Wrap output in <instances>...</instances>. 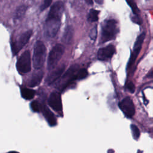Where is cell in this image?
I'll list each match as a JSON object with an SVG mask.
<instances>
[{
  "label": "cell",
  "instance_id": "cell-9",
  "mask_svg": "<svg viewBox=\"0 0 153 153\" xmlns=\"http://www.w3.org/2000/svg\"><path fill=\"white\" fill-rule=\"evenodd\" d=\"M115 52V47L111 44L102 47L98 50L97 58L102 61H106L110 59Z\"/></svg>",
  "mask_w": 153,
  "mask_h": 153
},
{
  "label": "cell",
  "instance_id": "cell-8",
  "mask_svg": "<svg viewBox=\"0 0 153 153\" xmlns=\"http://www.w3.org/2000/svg\"><path fill=\"white\" fill-rule=\"evenodd\" d=\"M119 108L128 118H131L135 113V108L132 100L127 97L119 103Z\"/></svg>",
  "mask_w": 153,
  "mask_h": 153
},
{
  "label": "cell",
  "instance_id": "cell-16",
  "mask_svg": "<svg viewBox=\"0 0 153 153\" xmlns=\"http://www.w3.org/2000/svg\"><path fill=\"white\" fill-rule=\"evenodd\" d=\"M35 93V91L33 90H32V89L24 88H22L21 90L22 96L26 100L32 99L34 97Z\"/></svg>",
  "mask_w": 153,
  "mask_h": 153
},
{
  "label": "cell",
  "instance_id": "cell-21",
  "mask_svg": "<svg viewBox=\"0 0 153 153\" xmlns=\"http://www.w3.org/2000/svg\"><path fill=\"white\" fill-rule=\"evenodd\" d=\"M131 130L133 137L134 139H137L140 136V131L137 126L134 125L131 126Z\"/></svg>",
  "mask_w": 153,
  "mask_h": 153
},
{
  "label": "cell",
  "instance_id": "cell-13",
  "mask_svg": "<svg viewBox=\"0 0 153 153\" xmlns=\"http://www.w3.org/2000/svg\"><path fill=\"white\" fill-rule=\"evenodd\" d=\"M43 75L44 72L41 70L38 69V71H35L32 74L29 82V85L30 87H33L39 85L43 78Z\"/></svg>",
  "mask_w": 153,
  "mask_h": 153
},
{
  "label": "cell",
  "instance_id": "cell-15",
  "mask_svg": "<svg viewBox=\"0 0 153 153\" xmlns=\"http://www.w3.org/2000/svg\"><path fill=\"white\" fill-rule=\"evenodd\" d=\"M27 10V6L25 5H22L19 7L14 14V19L16 20H19L22 19V18L25 16L26 11Z\"/></svg>",
  "mask_w": 153,
  "mask_h": 153
},
{
  "label": "cell",
  "instance_id": "cell-26",
  "mask_svg": "<svg viewBox=\"0 0 153 153\" xmlns=\"http://www.w3.org/2000/svg\"><path fill=\"white\" fill-rule=\"evenodd\" d=\"M127 87L128 88V90L131 92V93H133L134 91L135 90V87L134 85L133 84V83L132 82H130L127 84Z\"/></svg>",
  "mask_w": 153,
  "mask_h": 153
},
{
  "label": "cell",
  "instance_id": "cell-3",
  "mask_svg": "<svg viewBox=\"0 0 153 153\" xmlns=\"http://www.w3.org/2000/svg\"><path fill=\"white\" fill-rule=\"evenodd\" d=\"M46 48L41 41H37L35 44L33 54V65L36 69H40L45 62Z\"/></svg>",
  "mask_w": 153,
  "mask_h": 153
},
{
  "label": "cell",
  "instance_id": "cell-27",
  "mask_svg": "<svg viewBox=\"0 0 153 153\" xmlns=\"http://www.w3.org/2000/svg\"><path fill=\"white\" fill-rule=\"evenodd\" d=\"M85 1L88 5H93V0H85Z\"/></svg>",
  "mask_w": 153,
  "mask_h": 153
},
{
  "label": "cell",
  "instance_id": "cell-17",
  "mask_svg": "<svg viewBox=\"0 0 153 153\" xmlns=\"http://www.w3.org/2000/svg\"><path fill=\"white\" fill-rule=\"evenodd\" d=\"M99 11L95 9H91L88 14L87 20L91 23L97 22L99 19Z\"/></svg>",
  "mask_w": 153,
  "mask_h": 153
},
{
  "label": "cell",
  "instance_id": "cell-12",
  "mask_svg": "<svg viewBox=\"0 0 153 153\" xmlns=\"http://www.w3.org/2000/svg\"><path fill=\"white\" fill-rule=\"evenodd\" d=\"M41 111L49 125L51 126H55L56 124V119L53 113L46 106H42Z\"/></svg>",
  "mask_w": 153,
  "mask_h": 153
},
{
  "label": "cell",
  "instance_id": "cell-24",
  "mask_svg": "<svg viewBox=\"0 0 153 153\" xmlns=\"http://www.w3.org/2000/svg\"><path fill=\"white\" fill-rule=\"evenodd\" d=\"M52 1L53 0H44L43 3L41 5V8H40L41 10V11H44V10L47 9L50 5V4H51Z\"/></svg>",
  "mask_w": 153,
  "mask_h": 153
},
{
  "label": "cell",
  "instance_id": "cell-4",
  "mask_svg": "<svg viewBox=\"0 0 153 153\" xmlns=\"http://www.w3.org/2000/svg\"><path fill=\"white\" fill-rule=\"evenodd\" d=\"M79 66L76 65L71 66L63 75L60 81L58 82V88L60 90H64L71 82L77 79V72Z\"/></svg>",
  "mask_w": 153,
  "mask_h": 153
},
{
  "label": "cell",
  "instance_id": "cell-6",
  "mask_svg": "<svg viewBox=\"0 0 153 153\" xmlns=\"http://www.w3.org/2000/svg\"><path fill=\"white\" fill-rule=\"evenodd\" d=\"M16 67L20 74H26L30 71L31 60L29 51L26 50L22 53L17 60Z\"/></svg>",
  "mask_w": 153,
  "mask_h": 153
},
{
  "label": "cell",
  "instance_id": "cell-25",
  "mask_svg": "<svg viewBox=\"0 0 153 153\" xmlns=\"http://www.w3.org/2000/svg\"><path fill=\"white\" fill-rule=\"evenodd\" d=\"M131 19L133 21V22L140 25L142 23V20L141 19L138 17V15L136 14H133V15H131Z\"/></svg>",
  "mask_w": 153,
  "mask_h": 153
},
{
  "label": "cell",
  "instance_id": "cell-14",
  "mask_svg": "<svg viewBox=\"0 0 153 153\" xmlns=\"http://www.w3.org/2000/svg\"><path fill=\"white\" fill-rule=\"evenodd\" d=\"M74 28L71 26H68L63 32V36H62V42L65 44H69L71 42L73 36H74Z\"/></svg>",
  "mask_w": 153,
  "mask_h": 153
},
{
  "label": "cell",
  "instance_id": "cell-22",
  "mask_svg": "<svg viewBox=\"0 0 153 153\" xmlns=\"http://www.w3.org/2000/svg\"><path fill=\"white\" fill-rule=\"evenodd\" d=\"M88 75V72L85 69H81L77 72V79H82Z\"/></svg>",
  "mask_w": 153,
  "mask_h": 153
},
{
  "label": "cell",
  "instance_id": "cell-10",
  "mask_svg": "<svg viewBox=\"0 0 153 153\" xmlns=\"http://www.w3.org/2000/svg\"><path fill=\"white\" fill-rule=\"evenodd\" d=\"M48 103L53 109L56 111H61L62 109L61 96L58 92H53L50 95Z\"/></svg>",
  "mask_w": 153,
  "mask_h": 153
},
{
  "label": "cell",
  "instance_id": "cell-30",
  "mask_svg": "<svg viewBox=\"0 0 153 153\" xmlns=\"http://www.w3.org/2000/svg\"><path fill=\"white\" fill-rule=\"evenodd\" d=\"M8 153H19L17 152H16V151H11V152H9Z\"/></svg>",
  "mask_w": 153,
  "mask_h": 153
},
{
  "label": "cell",
  "instance_id": "cell-11",
  "mask_svg": "<svg viewBox=\"0 0 153 153\" xmlns=\"http://www.w3.org/2000/svg\"><path fill=\"white\" fill-rule=\"evenodd\" d=\"M65 67L66 66L65 65H62L61 66L56 68L51 73H50L45 80L47 84L48 85H51L53 82H54L57 79H59L63 73L65 69Z\"/></svg>",
  "mask_w": 153,
  "mask_h": 153
},
{
  "label": "cell",
  "instance_id": "cell-2",
  "mask_svg": "<svg viewBox=\"0 0 153 153\" xmlns=\"http://www.w3.org/2000/svg\"><path fill=\"white\" fill-rule=\"evenodd\" d=\"M118 30V23L116 20L109 19L104 21L102 25L100 42L103 44L115 39Z\"/></svg>",
  "mask_w": 153,
  "mask_h": 153
},
{
  "label": "cell",
  "instance_id": "cell-18",
  "mask_svg": "<svg viewBox=\"0 0 153 153\" xmlns=\"http://www.w3.org/2000/svg\"><path fill=\"white\" fill-rule=\"evenodd\" d=\"M145 38V33L142 32V33H140L137 37L136 39V41L134 42L133 48H141Z\"/></svg>",
  "mask_w": 153,
  "mask_h": 153
},
{
  "label": "cell",
  "instance_id": "cell-20",
  "mask_svg": "<svg viewBox=\"0 0 153 153\" xmlns=\"http://www.w3.org/2000/svg\"><path fill=\"white\" fill-rule=\"evenodd\" d=\"M30 106H31L32 109L34 112H39L40 111H41L42 106H41V105L38 101H33L30 104Z\"/></svg>",
  "mask_w": 153,
  "mask_h": 153
},
{
  "label": "cell",
  "instance_id": "cell-1",
  "mask_svg": "<svg viewBox=\"0 0 153 153\" xmlns=\"http://www.w3.org/2000/svg\"><path fill=\"white\" fill-rule=\"evenodd\" d=\"M64 11L63 4L57 1L51 7L45 20L44 26L45 36L52 38L57 35L61 24V18Z\"/></svg>",
  "mask_w": 153,
  "mask_h": 153
},
{
  "label": "cell",
  "instance_id": "cell-5",
  "mask_svg": "<svg viewBox=\"0 0 153 153\" xmlns=\"http://www.w3.org/2000/svg\"><path fill=\"white\" fill-rule=\"evenodd\" d=\"M65 51L63 45L57 44L54 45L49 53L47 59V68L48 70L53 69L62 58Z\"/></svg>",
  "mask_w": 153,
  "mask_h": 153
},
{
  "label": "cell",
  "instance_id": "cell-23",
  "mask_svg": "<svg viewBox=\"0 0 153 153\" xmlns=\"http://www.w3.org/2000/svg\"><path fill=\"white\" fill-rule=\"evenodd\" d=\"M97 26H94L93 27L90 32V38L92 39V40H95L96 37H97Z\"/></svg>",
  "mask_w": 153,
  "mask_h": 153
},
{
  "label": "cell",
  "instance_id": "cell-19",
  "mask_svg": "<svg viewBox=\"0 0 153 153\" xmlns=\"http://www.w3.org/2000/svg\"><path fill=\"white\" fill-rule=\"evenodd\" d=\"M126 1L127 3V4L129 5V7L131 8V9L133 11V14L138 15V14L139 13V10L137 8L134 1L133 0H126Z\"/></svg>",
  "mask_w": 153,
  "mask_h": 153
},
{
  "label": "cell",
  "instance_id": "cell-7",
  "mask_svg": "<svg viewBox=\"0 0 153 153\" xmlns=\"http://www.w3.org/2000/svg\"><path fill=\"white\" fill-rule=\"evenodd\" d=\"M32 34V31L31 30H27L22 33L17 39V40L12 44L11 48L14 55L17 54L19 51L27 43L30 38L31 37Z\"/></svg>",
  "mask_w": 153,
  "mask_h": 153
},
{
  "label": "cell",
  "instance_id": "cell-29",
  "mask_svg": "<svg viewBox=\"0 0 153 153\" xmlns=\"http://www.w3.org/2000/svg\"><path fill=\"white\" fill-rule=\"evenodd\" d=\"M148 76L149 78H153V70L148 74Z\"/></svg>",
  "mask_w": 153,
  "mask_h": 153
},
{
  "label": "cell",
  "instance_id": "cell-28",
  "mask_svg": "<svg viewBox=\"0 0 153 153\" xmlns=\"http://www.w3.org/2000/svg\"><path fill=\"white\" fill-rule=\"evenodd\" d=\"M98 4H102L103 3V0H94Z\"/></svg>",
  "mask_w": 153,
  "mask_h": 153
}]
</instances>
